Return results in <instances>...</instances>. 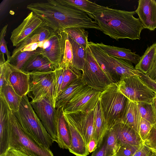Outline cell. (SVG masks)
<instances>
[{
	"mask_svg": "<svg viewBox=\"0 0 156 156\" xmlns=\"http://www.w3.org/2000/svg\"><path fill=\"white\" fill-rule=\"evenodd\" d=\"M86 49V61L82 71V80L86 86L102 92L112 83L97 61L88 44Z\"/></svg>",
	"mask_w": 156,
	"mask_h": 156,
	"instance_id": "cell-8",
	"label": "cell"
},
{
	"mask_svg": "<svg viewBox=\"0 0 156 156\" xmlns=\"http://www.w3.org/2000/svg\"><path fill=\"white\" fill-rule=\"evenodd\" d=\"M67 34L63 31L55 33L48 40L43 42L41 54L57 69L63 58Z\"/></svg>",
	"mask_w": 156,
	"mask_h": 156,
	"instance_id": "cell-13",
	"label": "cell"
},
{
	"mask_svg": "<svg viewBox=\"0 0 156 156\" xmlns=\"http://www.w3.org/2000/svg\"><path fill=\"white\" fill-rule=\"evenodd\" d=\"M73 58L72 47L67 35L65 41L64 55L59 67L64 69L72 66Z\"/></svg>",
	"mask_w": 156,
	"mask_h": 156,
	"instance_id": "cell-36",
	"label": "cell"
},
{
	"mask_svg": "<svg viewBox=\"0 0 156 156\" xmlns=\"http://www.w3.org/2000/svg\"><path fill=\"white\" fill-rule=\"evenodd\" d=\"M152 156H156V154L155 152Z\"/></svg>",
	"mask_w": 156,
	"mask_h": 156,
	"instance_id": "cell-51",
	"label": "cell"
},
{
	"mask_svg": "<svg viewBox=\"0 0 156 156\" xmlns=\"http://www.w3.org/2000/svg\"><path fill=\"white\" fill-rule=\"evenodd\" d=\"M63 31L76 42L86 48L88 45V33L84 28L70 27L65 29Z\"/></svg>",
	"mask_w": 156,
	"mask_h": 156,
	"instance_id": "cell-31",
	"label": "cell"
},
{
	"mask_svg": "<svg viewBox=\"0 0 156 156\" xmlns=\"http://www.w3.org/2000/svg\"><path fill=\"white\" fill-rule=\"evenodd\" d=\"M88 44L97 61L112 83H117L123 78L138 75V70L135 69L131 62L109 56L97 43L88 41Z\"/></svg>",
	"mask_w": 156,
	"mask_h": 156,
	"instance_id": "cell-4",
	"label": "cell"
},
{
	"mask_svg": "<svg viewBox=\"0 0 156 156\" xmlns=\"http://www.w3.org/2000/svg\"><path fill=\"white\" fill-rule=\"evenodd\" d=\"M152 104L156 115V97L154 99Z\"/></svg>",
	"mask_w": 156,
	"mask_h": 156,
	"instance_id": "cell-50",
	"label": "cell"
},
{
	"mask_svg": "<svg viewBox=\"0 0 156 156\" xmlns=\"http://www.w3.org/2000/svg\"><path fill=\"white\" fill-rule=\"evenodd\" d=\"M99 47L110 56L124 59L136 65L139 62L140 56L132 52L131 50L124 48L105 45L102 42L97 43Z\"/></svg>",
	"mask_w": 156,
	"mask_h": 156,
	"instance_id": "cell-23",
	"label": "cell"
},
{
	"mask_svg": "<svg viewBox=\"0 0 156 156\" xmlns=\"http://www.w3.org/2000/svg\"><path fill=\"white\" fill-rule=\"evenodd\" d=\"M94 137L97 143V147L101 144L108 130V126L102 111L99 100L94 109Z\"/></svg>",
	"mask_w": 156,
	"mask_h": 156,
	"instance_id": "cell-22",
	"label": "cell"
},
{
	"mask_svg": "<svg viewBox=\"0 0 156 156\" xmlns=\"http://www.w3.org/2000/svg\"><path fill=\"white\" fill-rule=\"evenodd\" d=\"M101 92L85 86L63 107L64 112H88L93 110L99 100Z\"/></svg>",
	"mask_w": 156,
	"mask_h": 156,
	"instance_id": "cell-11",
	"label": "cell"
},
{
	"mask_svg": "<svg viewBox=\"0 0 156 156\" xmlns=\"http://www.w3.org/2000/svg\"><path fill=\"white\" fill-rule=\"evenodd\" d=\"M117 83L119 91L131 101L152 103L156 97L155 92L138 75L123 78Z\"/></svg>",
	"mask_w": 156,
	"mask_h": 156,
	"instance_id": "cell-7",
	"label": "cell"
},
{
	"mask_svg": "<svg viewBox=\"0 0 156 156\" xmlns=\"http://www.w3.org/2000/svg\"><path fill=\"white\" fill-rule=\"evenodd\" d=\"M9 148L20 150L30 156H54L51 151L40 144L24 132L11 111Z\"/></svg>",
	"mask_w": 156,
	"mask_h": 156,
	"instance_id": "cell-6",
	"label": "cell"
},
{
	"mask_svg": "<svg viewBox=\"0 0 156 156\" xmlns=\"http://www.w3.org/2000/svg\"><path fill=\"white\" fill-rule=\"evenodd\" d=\"M141 118L150 122L152 125L156 122V115L152 103L137 102Z\"/></svg>",
	"mask_w": 156,
	"mask_h": 156,
	"instance_id": "cell-34",
	"label": "cell"
},
{
	"mask_svg": "<svg viewBox=\"0 0 156 156\" xmlns=\"http://www.w3.org/2000/svg\"><path fill=\"white\" fill-rule=\"evenodd\" d=\"M41 42L29 44L25 47L20 52L24 51H33L40 47Z\"/></svg>",
	"mask_w": 156,
	"mask_h": 156,
	"instance_id": "cell-47",
	"label": "cell"
},
{
	"mask_svg": "<svg viewBox=\"0 0 156 156\" xmlns=\"http://www.w3.org/2000/svg\"><path fill=\"white\" fill-rule=\"evenodd\" d=\"M112 128L116 132L119 146L125 144L135 146H141L144 144L139 133L127 125L119 122Z\"/></svg>",
	"mask_w": 156,
	"mask_h": 156,
	"instance_id": "cell-18",
	"label": "cell"
},
{
	"mask_svg": "<svg viewBox=\"0 0 156 156\" xmlns=\"http://www.w3.org/2000/svg\"><path fill=\"white\" fill-rule=\"evenodd\" d=\"M137 74L140 79L156 93V82L147 75L138 70Z\"/></svg>",
	"mask_w": 156,
	"mask_h": 156,
	"instance_id": "cell-42",
	"label": "cell"
},
{
	"mask_svg": "<svg viewBox=\"0 0 156 156\" xmlns=\"http://www.w3.org/2000/svg\"><path fill=\"white\" fill-rule=\"evenodd\" d=\"M0 90V96L3 97L10 109L14 112H17L22 97L17 94L9 84H5Z\"/></svg>",
	"mask_w": 156,
	"mask_h": 156,
	"instance_id": "cell-27",
	"label": "cell"
},
{
	"mask_svg": "<svg viewBox=\"0 0 156 156\" xmlns=\"http://www.w3.org/2000/svg\"><path fill=\"white\" fill-rule=\"evenodd\" d=\"M82 75V73L80 70L73 66L64 68L61 91L72 82L77 79L81 78Z\"/></svg>",
	"mask_w": 156,
	"mask_h": 156,
	"instance_id": "cell-35",
	"label": "cell"
},
{
	"mask_svg": "<svg viewBox=\"0 0 156 156\" xmlns=\"http://www.w3.org/2000/svg\"><path fill=\"white\" fill-rule=\"evenodd\" d=\"M146 74L156 82V54L152 66L148 72Z\"/></svg>",
	"mask_w": 156,
	"mask_h": 156,
	"instance_id": "cell-46",
	"label": "cell"
},
{
	"mask_svg": "<svg viewBox=\"0 0 156 156\" xmlns=\"http://www.w3.org/2000/svg\"><path fill=\"white\" fill-rule=\"evenodd\" d=\"M67 35L72 47L73 58L72 66L78 70L82 71L86 61V48L80 45Z\"/></svg>",
	"mask_w": 156,
	"mask_h": 156,
	"instance_id": "cell-30",
	"label": "cell"
},
{
	"mask_svg": "<svg viewBox=\"0 0 156 156\" xmlns=\"http://www.w3.org/2000/svg\"><path fill=\"white\" fill-rule=\"evenodd\" d=\"M10 1V0H4L1 2L0 5L1 16L3 14L8 7Z\"/></svg>",
	"mask_w": 156,
	"mask_h": 156,
	"instance_id": "cell-49",
	"label": "cell"
},
{
	"mask_svg": "<svg viewBox=\"0 0 156 156\" xmlns=\"http://www.w3.org/2000/svg\"><path fill=\"white\" fill-rule=\"evenodd\" d=\"M56 69L55 66L45 56L39 53L31 57L21 70L24 73H29L53 71Z\"/></svg>",
	"mask_w": 156,
	"mask_h": 156,
	"instance_id": "cell-20",
	"label": "cell"
},
{
	"mask_svg": "<svg viewBox=\"0 0 156 156\" xmlns=\"http://www.w3.org/2000/svg\"><path fill=\"white\" fill-rule=\"evenodd\" d=\"M80 121L83 135L87 144L94 137V111L88 112H77Z\"/></svg>",
	"mask_w": 156,
	"mask_h": 156,
	"instance_id": "cell-28",
	"label": "cell"
},
{
	"mask_svg": "<svg viewBox=\"0 0 156 156\" xmlns=\"http://www.w3.org/2000/svg\"><path fill=\"white\" fill-rule=\"evenodd\" d=\"M127 99L119 90L117 83L110 84L101 92L99 100L107 123L108 130L120 122Z\"/></svg>",
	"mask_w": 156,
	"mask_h": 156,
	"instance_id": "cell-5",
	"label": "cell"
},
{
	"mask_svg": "<svg viewBox=\"0 0 156 156\" xmlns=\"http://www.w3.org/2000/svg\"><path fill=\"white\" fill-rule=\"evenodd\" d=\"M27 8L40 18L55 32L70 27L95 29L101 30L98 23L86 12L57 0L30 3Z\"/></svg>",
	"mask_w": 156,
	"mask_h": 156,
	"instance_id": "cell-1",
	"label": "cell"
},
{
	"mask_svg": "<svg viewBox=\"0 0 156 156\" xmlns=\"http://www.w3.org/2000/svg\"><path fill=\"white\" fill-rule=\"evenodd\" d=\"M85 86L82 77L72 82L61 92L58 96L55 102L56 109L64 107L70 100Z\"/></svg>",
	"mask_w": 156,
	"mask_h": 156,
	"instance_id": "cell-24",
	"label": "cell"
},
{
	"mask_svg": "<svg viewBox=\"0 0 156 156\" xmlns=\"http://www.w3.org/2000/svg\"><path fill=\"white\" fill-rule=\"evenodd\" d=\"M87 147L89 153L93 152L97 148V143L94 137L87 144Z\"/></svg>",
	"mask_w": 156,
	"mask_h": 156,
	"instance_id": "cell-48",
	"label": "cell"
},
{
	"mask_svg": "<svg viewBox=\"0 0 156 156\" xmlns=\"http://www.w3.org/2000/svg\"><path fill=\"white\" fill-rule=\"evenodd\" d=\"M1 156H30L25 153L18 150L9 148L6 153Z\"/></svg>",
	"mask_w": 156,
	"mask_h": 156,
	"instance_id": "cell-45",
	"label": "cell"
},
{
	"mask_svg": "<svg viewBox=\"0 0 156 156\" xmlns=\"http://www.w3.org/2000/svg\"><path fill=\"white\" fill-rule=\"evenodd\" d=\"M0 156H1L6 153L9 147L11 110L2 97H0Z\"/></svg>",
	"mask_w": 156,
	"mask_h": 156,
	"instance_id": "cell-16",
	"label": "cell"
},
{
	"mask_svg": "<svg viewBox=\"0 0 156 156\" xmlns=\"http://www.w3.org/2000/svg\"><path fill=\"white\" fill-rule=\"evenodd\" d=\"M135 12L144 28L154 30L156 28V2L139 0Z\"/></svg>",
	"mask_w": 156,
	"mask_h": 156,
	"instance_id": "cell-17",
	"label": "cell"
},
{
	"mask_svg": "<svg viewBox=\"0 0 156 156\" xmlns=\"http://www.w3.org/2000/svg\"><path fill=\"white\" fill-rule=\"evenodd\" d=\"M135 11L107 8L97 11L93 15L101 30L110 37L118 41L128 38L140 40L144 29L139 18L133 15Z\"/></svg>",
	"mask_w": 156,
	"mask_h": 156,
	"instance_id": "cell-2",
	"label": "cell"
},
{
	"mask_svg": "<svg viewBox=\"0 0 156 156\" xmlns=\"http://www.w3.org/2000/svg\"><path fill=\"white\" fill-rule=\"evenodd\" d=\"M64 115L70 133L71 144L69 151L76 156H87L90 153L77 113L64 112Z\"/></svg>",
	"mask_w": 156,
	"mask_h": 156,
	"instance_id": "cell-12",
	"label": "cell"
},
{
	"mask_svg": "<svg viewBox=\"0 0 156 156\" xmlns=\"http://www.w3.org/2000/svg\"><path fill=\"white\" fill-rule=\"evenodd\" d=\"M63 107L56 109V142L60 148L68 150L71 144V138L69 125L64 115Z\"/></svg>",
	"mask_w": 156,
	"mask_h": 156,
	"instance_id": "cell-19",
	"label": "cell"
},
{
	"mask_svg": "<svg viewBox=\"0 0 156 156\" xmlns=\"http://www.w3.org/2000/svg\"><path fill=\"white\" fill-rule=\"evenodd\" d=\"M30 103L45 129L52 139L56 142V112L52 102L48 98L43 97Z\"/></svg>",
	"mask_w": 156,
	"mask_h": 156,
	"instance_id": "cell-10",
	"label": "cell"
},
{
	"mask_svg": "<svg viewBox=\"0 0 156 156\" xmlns=\"http://www.w3.org/2000/svg\"><path fill=\"white\" fill-rule=\"evenodd\" d=\"M54 72V71L28 73L29 77V88L27 94L32 99V101L45 97L52 102L55 106Z\"/></svg>",
	"mask_w": 156,
	"mask_h": 156,
	"instance_id": "cell-9",
	"label": "cell"
},
{
	"mask_svg": "<svg viewBox=\"0 0 156 156\" xmlns=\"http://www.w3.org/2000/svg\"><path fill=\"white\" fill-rule=\"evenodd\" d=\"M46 26V23L40 18L31 11L12 32L10 40L13 46L16 47L39 29Z\"/></svg>",
	"mask_w": 156,
	"mask_h": 156,
	"instance_id": "cell-14",
	"label": "cell"
},
{
	"mask_svg": "<svg viewBox=\"0 0 156 156\" xmlns=\"http://www.w3.org/2000/svg\"><path fill=\"white\" fill-rule=\"evenodd\" d=\"M141 146L125 144L120 146L113 156H133Z\"/></svg>",
	"mask_w": 156,
	"mask_h": 156,
	"instance_id": "cell-38",
	"label": "cell"
},
{
	"mask_svg": "<svg viewBox=\"0 0 156 156\" xmlns=\"http://www.w3.org/2000/svg\"><path fill=\"white\" fill-rule=\"evenodd\" d=\"M105 137L101 145L93 152L91 156H106Z\"/></svg>",
	"mask_w": 156,
	"mask_h": 156,
	"instance_id": "cell-44",
	"label": "cell"
},
{
	"mask_svg": "<svg viewBox=\"0 0 156 156\" xmlns=\"http://www.w3.org/2000/svg\"><path fill=\"white\" fill-rule=\"evenodd\" d=\"M156 54V43L148 47L140 60L134 67L136 70L146 74L150 69Z\"/></svg>",
	"mask_w": 156,
	"mask_h": 156,
	"instance_id": "cell-29",
	"label": "cell"
},
{
	"mask_svg": "<svg viewBox=\"0 0 156 156\" xmlns=\"http://www.w3.org/2000/svg\"><path fill=\"white\" fill-rule=\"evenodd\" d=\"M154 153L150 148L144 144L133 156H152Z\"/></svg>",
	"mask_w": 156,
	"mask_h": 156,
	"instance_id": "cell-43",
	"label": "cell"
},
{
	"mask_svg": "<svg viewBox=\"0 0 156 156\" xmlns=\"http://www.w3.org/2000/svg\"><path fill=\"white\" fill-rule=\"evenodd\" d=\"M55 33L47 26L39 29L30 37L16 47L11 57H14L27 45L35 43H40L48 40Z\"/></svg>",
	"mask_w": 156,
	"mask_h": 156,
	"instance_id": "cell-25",
	"label": "cell"
},
{
	"mask_svg": "<svg viewBox=\"0 0 156 156\" xmlns=\"http://www.w3.org/2000/svg\"><path fill=\"white\" fill-rule=\"evenodd\" d=\"M64 71V68L59 67L54 72V88L55 101L61 91Z\"/></svg>",
	"mask_w": 156,
	"mask_h": 156,
	"instance_id": "cell-37",
	"label": "cell"
},
{
	"mask_svg": "<svg viewBox=\"0 0 156 156\" xmlns=\"http://www.w3.org/2000/svg\"><path fill=\"white\" fill-rule=\"evenodd\" d=\"M141 118L137 103L128 99L120 122L129 126L139 133Z\"/></svg>",
	"mask_w": 156,
	"mask_h": 156,
	"instance_id": "cell-21",
	"label": "cell"
},
{
	"mask_svg": "<svg viewBox=\"0 0 156 156\" xmlns=\"http://www.w3.org/2000/svg\"><path fill=\"white\" fill-rule=\"evenodd\" d=\"M8 25H5L2 29L0 33V54L5 55L7 57V61H8L10 58L11 56L8 49L6 43L5 37V36Z\"/></svg>",
	"mask_w": 156,
	"mask_h": 156,
	"instance_id": "cell-40",
	"label": "cell"
},
{
	"mask_svg": "<svg viewBox=\"0 0 156 156\" xmlns=\"http://www.w3.org/2000/svg\"><path fill=\"white\" fill-rule=\"evenodd\" d=\"M64 5L73 6L87 14L90 17L94 19L93 15L99 10L107 8L108 7L99 5L94 2L87 0H57Z\"/></svg>",
	"mask_w": 156,
	"mask_h": 156,
	"instance_id": "cell-26",
	"label": "cell"
},
{
	"mask_svg": "<svg viewBox=\"0 0 156 156\" xmlns=\"http://www.w3.org/2000/svg\"><path fill=\"white\" fill-rule=\"evenodd\" d=\"M156 154V152H154Z\"/></svg>",
	"mask_w": 156,
	"mask_h": 156,
	"instance_id": "cell-52",
	"label": "cell"
},
{
	"mask_svg": "<svg viewBox=\"0 0 156 156\" xmlns=\"http://www.w3.org/2000/svg\"><path fill=\"white\" fill-rule=\"evenodd\" d=\"M144 144L154 151H156V122L152 125Z\"/></svg>",
	"mask_w": 156,
	"mask_h": 156,
	"instance_id": "cell-39",
	"label": "cell"
},
{
	"mask_svg": "<svg viewBox=\"0 0 156 156\" xmlns=\"http://www.w3.org/2000/svg\"><path fill=\"white\" fill-rule=\"evenodd\" d=\"M0 63L3 65L8 81L17 94L22 97L27 95L29 88V74L12 65L5 59L0 58Z\"/></svg>",
	"mask_w": 156,
	"mask_h": 156,
	"instance_id": "cell-15",
	"label": "cell"
},
{
	"mask_svg": "<svg viewBox=\"0 0 156 156\" xmlns=\"http://www.w3.org/2000/svg\"><path fill=\"white\" fill-rule=\"evenodd\" d=\"M152 125L146 120L141 118L139 134L144 142L152 126Z\"/></svg>",
	"mask_w": 156,
	"mask_h": 156,
	"instance_id": "cell-41",
	"label": "cell"
},
{
	"mask_svg": "<svg viewBox=\"0 0 156 156\" xmlns=\"http://www.w3.org/2000/svg\"><path fill=\"white\" fill-rule=\"evenodd\" d=\"M22 130L40 144L50 149L54 142L29 101L22 97L18 111L13 112Z\"/></svg>",
	"mask_w": 156,
	"mask_h": 156,
	"instance_id": "cell-3",
	"label": "cell"
},
{
	"mask_svg": "<svg viewBox=\"0 0 156 156\" xmlns=\"http://www.w3.org/2000/svg\"><path fill=\"white\" fill-rule=\"evenodd\" d=\"M41 51L42 48L39 47L36 50L33 51H22L14 57H11L8 61L12 65L21 70L24 64L31 57L36 54L41 53Z\"/></svg>",
	"mask_w": 156,
	"mask_h": 156,
	"instance_id": "cell-33",
	"label": "cell"
},
{
	"mask_svg": "<svg viewBox=\"0 0 156 156\" xmlns=\"http://www.w3.org/2000/svg\"><path fill=\"white\" fill-rule=\"evenodd\" d=\"M105 137L106 144V156H113L120 147L118 143L115 130L113 128L108 129Z\"/></svg>",
	"mask_w": 156,
	"mask_h": 156,
	"instance_id": "cell-32",
	"label": "cell"
}]
</instances>
